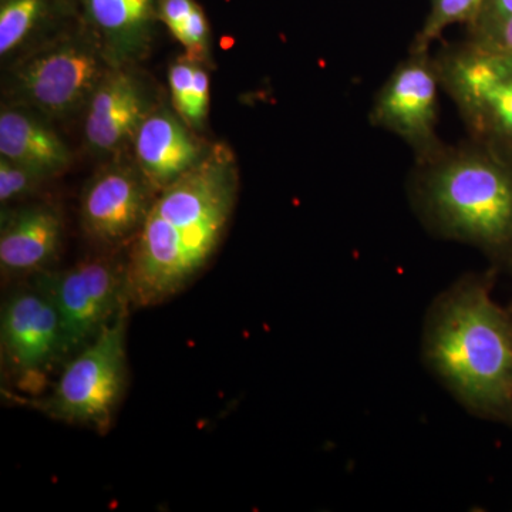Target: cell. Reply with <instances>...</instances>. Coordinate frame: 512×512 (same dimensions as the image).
<instances>
[{"label":"cell","instance_id":"1","mask_svg":"<svg viewBox=\"0 0 512 512\" xmlns=\"http://www.w3.org/2000/svg\"><path fill=\"white\" fill-rule=\"evenodd\" d=\"M239 190L237 158L227 144L157 192L127 259V299L156 306L183 291L220 247Z\"/></svg>","mask_w":512,"mask_h":512},{"label":"cell","instance_id":"2","mask_svg":"<svg viewBox=\"0 0 512 512\" xmlns=\"http://www.w3.org/2000/svg\"><path fill=\"white\" fill-rule=\"evenodd\" d=\"M495 269L471 274L427 312L423 359L461 406L512 429V308L493 298Z\"/></svg>","mask_w":512,"mask_h":512},{"label":"cell","instance_id":"3","mask_svg":"<svg viewBox=\"0 0 512 512\" xmlns=\"http://www.w3.org/2000/svg\"><path fill=\"white\" fill-rule=\"evenodd\" d=\"M412 200L441 238L473 245L512 271V168L484 148L441 150L420 163Z\"/></svg>","mask_w":512,"mask_h":512},{"label":"cell","instance_id":"4","mask_svg":"<svg viewBox=\"0 0 512 512\" xmlns=\"http://www.w3.org/2000/svg\"><path fill=\"white\" fill-rule=\"evenodd\" d=\"M111 67L97 43L80 29L47 40L16 62L9 94L15 104L46 119H69L86 109Z\"/></svg>","mask_w":512,"mask_h":512},{"label":"cell","instance_id":"5","mask_svg":"<svg viewBox=\"0 0 512 512\" xmlns=\"http://www.w3.org/2000/svg\"><path fill=\"white\" fill-rule=\"evenodd\" d=\"M127 306L64 367L55 389L40 402L53 419L107 429L127 379Z\"/></svg>","mask_w":512,"mask_h":512},{"label":"cell","instance_id":"6","mask_svg":"<svg viewBox=\"0 0 512 512\" xmlns=\"http://www.w3.org/2000/svg\"><path fill=\"white\" fill-rule=\"evenodd\" d=\"M35 284L55 303L64 355L86 348L113 322L127 299V262L93 256L63 271H43Z\"/></svg>","mask_w":512,"mask_h":512},{"label":"cell","instance_id":"7","mask_svg":"<svg viewBox=\"0 0 512 512\" xmlns=\"http://www.w3.org/2000/svg\"><path fill=\"white\" fill-rule=\"evenodd\" d=\"M436 64L441 86L474 134L512 146V55L467 42Z\"/></svg>","mask_w":512,"mask_h":512},{"label":"cell","instance_id":"8","mask_svg":"<svg viewBox=\"0 0 512 512\" xmlns=\"http://www.w3.org/2000/svg\"><path fill=\"white\" fill-rule=\"evenodd\" d=\"M156 195L133 154L126 151L110 157L84 185L80 198L84 235L106 248L133 242Z\"/></svg>","mask_w":512,"mask_h":512},{"label":"cell","instance_id":"9","mask_svg":"<svg viewBox=\"0 0 512 512\" xmlns=\"http://www.w3.org/2000/svg\"><path fill=\"white\" fill-rule=\"evenodd\" d=\"M439 86L436 60L427 52H412L384 83L370 113V121L403 138L420 163L443 150L436 134Z\"/></svg>","mask_w":512,"mask_h":512},{"label":"cell","instance_id":"10","mask_svg":"<svg viewBox=\"0 0 512 512\" xmlns=\"http://www.w3.org/2000/svg\"><path fill=\"white\" fill-rule=\"evenodd\" d=\"M0 346L6 367L23 380L37 379L66 356L55 303L36 284L3 303Z\"/></svg>","mask_w":512,"mask_h":512},{"label":"cell","instance_id":"11","mask_svg":"<svg viewBox=\"0 0 512 512\" xmlns=\"http://www.w3.org/2000/svg\"><path fill=\"white\" fill-rule=\"evenodd\" d=\"M160 103L136 66L111 67L86 107L87 147L99 157L126 153L138 128Z\"/></svg>","mask_w":512,"mask_h":512},{"label":"cell","instance_id":"12","mask_svg":"<svg viewBox=\"0 0 512 512\" xmlns=\"http://www.w3.org/2000/svg\"><path fill=\"white\" fill-rule=\"evenodd\" d=\"M82 29L113 67L136 66L150 52L160 0H74Z\"/></svg>","mask_w":512,"mask_h":512},{"label":"cell","instance_id":"13","mask_svg":"<svg viewBox=\"0 0 512 512\" xmlns=\"http://www.w3.org/2000/svg\"><path fill=\"white\" fill-rule=\"evenodd\" d=\"M210 148L171 104L160 103L138 128L130 150L154 190L160 192L200 164Z\"/></svg>","mask_w":512,"mask_h":512},{"label":"cell","instance_id":"14","mask_svg":"<svg viewBox=\"0 0 512 512\" xmlns=\"http://www.w3.org/2000/svg\"><path fill=\"white\" fill-rule=\"evenodd\" d=\"M63 218L52 204L37 202L2 211L0 268L6 276L37 275L59 255Z\"/></svg>","mask_w":512,"mask_h":512},{"label":"cell","instance_id":"15","mask_svg":"<svg viewBox=\"0 0 512 512\" xmlns=\"http://www.w3.org/2000/svg\"><path fill=\"white\" fill-rule=\"evenodd\" d=\"M0 157L25 165L46 180L72 164V153L50 120L19 104L0 111Z\"/></svg>","mask_w":512,"mask_h":512},{"label":"cell","instance_id":"16","mask_svg":"<svg viewBox=\"0 0 512 512\" xmlns=\"http://www.w3.org/2000/svg\"><path fill=\"white\" fill-rule=\"evenodd\" d=\"M208 67V64L181 55L168 69L170 104L197 133L204 130L210 114L211 77Z\"/></svg>","mask_w":512,"mask_h":512},{"label":"cell","instance_id":"17","mask_svg":"<svg viewBox=\"0 0 512 512\" xmlns=\"http://www.w3.org/2000/svg\"><path fill=\"white\" fill-rule=\"evenodd\" d=\"M158 18L183 46L185 56L210 66V22L197 0H160Z\"/></svg>","mask_w":512,"mask_h":512},{"label":"cell","instance_id":"18","mask_svg":"<svg viewBox=\"0 0 512 512\" xmlns=\"http://www.w3.org/2000/svg\"><path fill=\"white\" fill-rule=\"evenodd\" d=\"M49 0L0 2V56L6 59L22 49L49 18Z\"/></svg>","mask_w":512,"mask_h":512},{"label":"cell","instance_id":"19","mask_svg":"<svg viewBox=\"0 0 512 512\" xmlns=\"http://www.w3.org/2000/svg\"><path fill=\"white\" fill-rule=\"evenodd\" d=\"M485 0H431L423 28L414 39L412 52H427L441 33L457 23L470 25L477 18Z\"/></svg>","mask_w":512,"mask_h":512},{"label":"cell","instance_id":"20","mask_svg":"<svg viewBox=\"0 0 512 512\" xmlns=\"http://www.w3.org/2000/svg\"><path fill=\"white\" fill-rule=\"evenodd\" d=\"M470 40L481 49L512 55V15L476 19L468 25Z\"/></svg>","mask_w":512,"mask_h":512},{"label":"cell","instance_id":"21","mask_svg":"<svg viewBox=\"0 0 512 512\" xmlns=\"http://www.w3.org/2000/svg\"><path fill=\"white\" fill-rule=\"evenodd\" d=\"M45 180L46 178L25 165L0 157V202L3 207L26 197Z\"/></svg>","mask_w":512,"mask_h":512},{"label":"cell","instance_id":"22","mask_svg":"<svg viewBox=\"0 0 512 512\" xmlns=\"http://www.w3.org/2000/svg\"><path fill=\"white\" fill-rule=\"evenodd\" d=\"M507 15H512V0H485L476 19L501 18Z\"/></svg>","mask_w":512,"mask_h":512}]
</instances>
